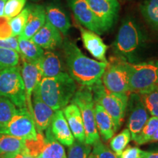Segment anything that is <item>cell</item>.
Wrapping results in <instances>:
<instances>
[{
  "label": "cell",
  "instance_id": "obj_1",
  "mask_svg": "<svg viewBox=\"0 0 158 158\" xmlns=\"http://www.w3.org/2000/svg\"><path fill=\"white\" fill-rule=\"evenodd\" d=\"M69 75L81 86H92L101 81L108 62L89 58L72 41L65 40L62 43Z\"/></svg>",
  "mask_w": 158,
  "mask_h": 158
},
{
  "label": "cell",
  "instance_id": "obj_2",
  "mask_svg": "<svg viewBox=\"0 0 158 158\" xmlns=\"http://www.w3.org/2000/svg\"><path fill=\"white\" fill-rule=\"evenodd\" d=\"M40 98L53 110H62L71 101L77 90L75 81L62 72L58 76L43 78L38 84Z\"/></svg>",
  "mask_w": 158,
  "mask_h": 158
},
{
  "label": "cell",
  "instance_id": "obj_3",
  "mask_svg": "<svg viewBox=\"0 0 158 158\" xmlns=\"http://www.w3.org/2000/svg\"><path fill=\"white\" fill-rule=\"evenodd\" d=\"M143 35L135 21L127 19L122 22L113 44L116 56L130 63L135 61L136 54L142 45Z\"/></svg>",
  "mask_w": 158,
  "mask_h": 158
},
{
  "label": "cell",
  "instance_id": "obj_4",
  "mask_svg": "<svg viewBox=\"0 0 158 158\" xmlns=\"http://www.w3.org/2000/svg\"><path fill=\"white\" fill-rule=\"evenodd\" d=\"M91 87L94 102L100 105L109 114L114 120L116 132L118 131L123 124L130 94H118L110 92L104 87L102 81Z\"/></svg>",
  "mask_w": 158,
  "mask_h": 158
},
{
  "label": "cell",
  "instance_id": "obj_5",
  "mask_svg": "<svg viewBox=\"0 0 158 158\" xmlns=\"http://www.w3.org/2000/svg\"><path fill=\"white\" fill-rule=\"evenodd\" d=\"M71 103L78 106L80 110L85 130V143L93 145L100 140V135L97 129L94 114V102L93 93L91 86H81L77 89L71 100Z\"/></svg>",
  "mask_w": 158,
  "mask_h": 158
},
{
  "label": "cell",
  "instance_id": "obj_6",
  "mask_svg": "<svg viewBox=\"0 0 158 158\" xmlns=\"http://www.w3.org/2000/svg\"><path fill=\"white\" fill-rule=\"evenodd\" d=\"M130 62L119 57H110L102 76V84L110 92L130 94Z\"/></svg>",
  "mask_w": 158,
  "mask_h": 158
},
{
  "label": "cell",
  "instance_id": "obj_7",
  "mask_svg": "<svg viewBox=\"0 0 158 158\" xmlns=\"http://www.w3.org/2000/svg\"><path fill=\"white\" fill-rule=\"evenodd\" d=\"M0 97L8 99L18 108H27L24 84L19 67L0 71Z\"/></svg>",
  "mask_w": 158,
  "mask_h": 158
},
{
  "label": "cell",
  "instance_id": "obj_8",
  "mask_svg": "<svg viewBox=\"0 0 158 158\" xmlns=\"http://www.w3.org/2000/svg\"><path fill=\"white\" fill-rule=\"evenodd\" d=\"M158 84V60L130 63V93L139 94Z\"/></svg>",
  "mask_w": 158,
  "mask_h": 158
},
{
  "label": "cell",
  "instance_id": "obj_9",
  "mask_svg": "<svg viewBox=\"0 0 158 158\" xmlns=\"http://www.w3.org/2000/svg\"><path fill=\"white\" fill-rule=\"evenodd\" d=\"M0 133L14 136L22 140H35L37 132L34 118L27 108H19V110L7 123L0 125Z\"/></svg>",
  "mask_w": 158,
  "mask_h": 158
},
{
  "label": "cell",
  "instance_id": "obj_10",
  "mask_svg": "<svg viewBox=\"0 0 158 158\" xmlns=\"http://www.w3.org/2000/svg\"><path fill=\"white\" fill-rule=\"evenodd\" d=\"M103 33L115 23L119 10L118 0H86Z\"/></svg>",
  "mask_w": 158,
  "mask_h": 158
},
{
  "label": "cell",
  "instance_id": "obj_11",
  "mask_svg": "<svg viewBox=\"0 0 158 158\" xmlns=\"http://www.w3.org/2000/svg\"><path fill=\"white\" fill-rule=\"evenodd\" d=\"M127 108L129 116L127 126L133 140L147 123L149 115L141 101L139 94L130 93Z\"/></svg>",
  "mask_w": 158,
  "mask_h": 158
},
{
  "label": "cell",
  "instance_id": "obj_12",
  "mask_svg": "<svg viewBox=\"0 0 158 158\" xmlns=\"http://www.w3.org/2000/svg\"><path fill=\"white\" fill-rule=\"evenodd\" d=\"M21 73L24 84L27 108L30 115L33 117L32 102H31L32 94L35 89L39 84L43 78L36 63L34 64V63L29 62L23 59H22V68L21 69Z\"/></svg>",
  "mask_w": 158,
  "mask_h": 158
},
{
  "label": "cell",
  "instance_id": "obj_13",
  "mask_svg": "<svg viewBox=\"0 0 158 158\" xmlns=\"http://www.w3.org/2000/svg\"><path fill=\"white\" fill-rule=\"evenodd\" d=\"M33 109V118L37 133H43L50 126L54 115L55 110L45 104L39 93L38 85L35 89L31 98Z\"/></svg>",
  "mask_w": 158,
  "mask_h": 158
},
{
  "label": "cell",
  "instance_id": "obj_14",
  "mask_svg": "<svg viewBox=\"0 0 158 158\" xmlns=\"http://www.w3.org/2000/svg\"><path fill=\"white\" fill-rule=\"evenodd\" d=\"M75 18L81 24L98 35L102 34L86 0H68Z\"/></svg>",
  "mask_w": 158,
  "mask_h": 158
},
{
  "label": "cell",
  "instance_id": "obj_15",
  "mask_svg": "<svg viewBox=\"0 0 158 158\" xmlns=\"http://www.w3.org/2000/svg\"><path fill=\"white\" fill-rule=\"evenodd\" d=\"M31 40L43 49L48 51L54 50L63 43L60 31L47 21Z\"/></svg>",
  "mask_w": 158,
  "mask_h": 158
},
{
  "label": "cell",
  "instance_id": "obj_16",
  "mask_svg": "<svg viewBox=\"0 0 158 158\" xmlns=\"http://www.w3.org/2000/svg\"><path fill=\"white\" fill-rule=\"evenodd\" d=\"M49 129L55 139L62 145L69 147L75 142V138L64 117L62 110L55 111Z\"/></svg>",
  "mask_w": 158,
  "mask_h": 158
},
{
  "label": "cell",
  "instance_id": "obj_17",
  "mask_svg": "<svg viewBox=\"0 0 158 158\" xmlns=\"http://www.w3.org/2000/svg\"><path fill=\"white\" fill-rule=\"evenodd\" d=\"M84 47L94 58L100 62H108L106 54L107 51V45L105 44L101 37L95 32L79 27Z\"/></svg>",
  "mask_w": 158,
  "mask_h": 158
},
{
  "label": "cell",
  "instance_id": "obj_18",
  "mask_svg": "<svg viewBox=\"0 0 158 158\" xmlns=\"http://www.w3.org/2000/svg\"><path fill=\"white\" fill-rule=\"evenodd\" d=\"M29 8V15L27 24L20 37L26 39H31L46 21L45 10L40 5H31L27 6Z\"/></svg>",
  "mask_w": 158,
  "mask_h": 158
},
{
  "label": "cell",
  "instance_id": "obj_19",
  "mask_svg": "<svg viewBox=\"0 0 158 158\" xmlns=\"http://www.w3.org/2000/svg\"><path fill=\"white\" fill-rule=\"evenodd\" d=\"M62 111L75 139L80 143H85L84 122L78 106L70 103L63 108Z\"/></svg>",
  "mask_w": 158,
  "mask_h": 158
},
{
  "label": "cell",
  "instance_id": "obj_20",
  "mask_svg": "<svg viewBox=\"0 0 158 158\" xmlns=\"http://www.w3.org/2000/svg\"><path fill=\"white\" fill-rule=\"evenodd\" d=\"M94 114L99 135H101L105 141H109L116 133L114 120L109 114L98 103L94 105Z\"/></svg>",
  "mask_w": 158,
  "mask_h": 158
},
{
  "label": "cell",
  "instance_id": "obj_21",
  "mask_svg": "<svg viewBox=\"0 0 158 158\" xmlns=\"http://www.w3.org/2000/svg\"><path fill=\"white\" fill-rule=\"evenodd\" d=\"M36 64L42 78L55 77L62 72L60 59L55 53L51 51H44L42 57Z\"/></svg>",
  "mask_w": 158,
  "mask_h": 158
},
{
  "label": "cell",
  "instance_id": "obj_22",
  "mask_svg": "<svg viewBox=\"0 0 158 158\" xmlns=\"http://www.w3.org/2000/svg\"><path fill=\"white\" fill-rule=\"evenodd\" d=\"M46 21L54 26L62 34L66 35L70 30L71 24L68 15L59 6L48 5L45 8Z\"/></svg>",
  "mask_w": 158,
  "mask_h": 158
},
{
  "label": "cell",
  "instance_id": "obj_23",
  "mask_svg": "<svg viewBox=\"0 0 158 158\" xmlns=\"http://www.w3.org/2000/svg\"><path fill=\"white\" fill-rule=\"evenodd\" d=\"M19 47V55L27 62L37 63L43 56L44 50L35 43L31 39H26L22 37H18Z\"/></svg>",
  "mask_w": 158,
  "mask_h": 158
},
{
  "label": "cell",
  "instance_id": "obj_24",
  "mask_svg": "<svg viewBox=\"0 0 158 158\" xmlns=\"http://www.w3.org/2000/svg\"><path fill=\"white\" fill-rule=\"evenodd\" d=\"M45 144L40 155L41 158H67L64 147L54 138L49 127L45 130Z\"/></svg>",
  "mask_w": 158,
  "mask_h": 158
},
{
  "label": "cell",
  "instance_id": "obj_25",
  "mask_svg": "<svg viewBox=\"0 0 158 158\" xmlns=\"http://www.w3.org/2000/svg\"><path fill=\"white\" fill-rule=\"evenodd\" d=\"M140 8L145 21L158 33V0H146Z\"/></svg>",
  "mask_w": 158,
  "mask_h": 158
},
{
  "label": "cell",
  "instance_id": "obj_26",
  "mask_svg": "<svg viewBox=\"0 0 158 158\" xmlns=\"http://www.w3.org/2000/svg\"><path fill=\"white\" fill-rule=\"evenodd\" d=\"M25 149V140L0 133V155L19 152Z\"/></svg>",
  "mask_w": 158,
  "mask_h": 158
},
{
  "label": "cell",
  "instance_id": "obj_27",
  "mask_svg": "<svg viewBox=\"0 0 158 158\" xmlns=\"http://www.w3.org/2000/svg\"><path fill=\"white\" fill-rule=\"evenodd\" d=\"M139 95L148 112L152 116L158 117V84L141 92Z\"/></svg>",
  "mask_w": 158,
  "mask_h": 158
},
{
  "label": "cell",
  "instance_id": "obj_28",
  "mask_svg": "<svg viewBox=\"0 0 158 158\" xmlns=\"http://www.w3.org/2000/svg\"><path fill=\"white\" fill-rule=\"evenodd\" d=\"M158 129V117L152 116L149 118L142 128L139 133L133 138V141L138 146L143 145L149 143L151 138L152 137L156 130Z\"/></svg>",
  "mask_w": 158,
  "mask_h": 158
},
{
  "label": "cell",
  "instance_id": "obj_29",
  "mask_svg": "<svg viewBox=\"0 0 158 158\" xmlns=\"http://www.w3.org/2000/svg\"><path fill=\"white\" fill-rule=\"evenodd\" d=\"M131 140V134H130L129 130L124 129L117 135L113 136L110 138V149L116 155L119 156L123 152V150L127 147L128 143Z\"/></svg>",
  "mask_w": 158,
  "mask_h": 158
},
{
  "label": "cell",
  "instance_id": "obj_30",
  "mask_svg": "<svg viewBox=\"0 0 158 158\" xmlns=\"http://www.w3.org/2000/svg\"><path fill=\"white\" fill-rule=\"evenodd\" d=\"M19 59L20 55L15 51L0 47V71L18 66Z\"/></svg>",
  "mask_w": 158,
  "mask_h": 158
},
{
  "label": "cell",
  "instance_id": "obj_31",
  "mask_svg": "<svg viewBox=\"0 0 158 158\" xmlns=\"http://www.w3.org/2000/svg\"><path fill=\"white\" fill-rule=\"evenodd\" d=\"M29 15V8L26 7L19 15L10 19V25L13 37H19L22 34L27 24Z\"/></svg>",
  "mask_w": 158,
  "mask_h": 158
},
{
  "label": "cell",
  "instance_id": "obj_32",
  "mask_svg": "<svg viewBox=\"0 0 158 158\" xmlns=\"http://www.w3.org/2000/svg\"><path fill=\"white\" fill-rule=\"evenodd\" d=\"M18 110L19 108L10 100L0 97V125L10 121Z\"/></svg>",
  "mask_w": 158,
  "mask_h": 158
},
{
  "label": "cell",
  "instance_id": "obj_33",
  "mask_svg": "<svg viewBox=\"0 0 158 158\" xmlns=\"http://www.w3.org/2000/svg\"><path fill=\"white\" fill-rule=\"evenodd\" d=\"M91 150L92 147L90 145L76 141L69 147L67 158H88Z\"/></svg>",
  "mask_w": 158,
  "mask_h": 158
},
{
  "label": "cell",
  "instance_id": "obj_34",
  "mask_svg": "<svg viewBox=\"0 0 158 158\" xmlns=\"http://www.w3.org/2000/svg\"><path fill=\"white\" fill-rule=\"evenodd\" d=\"M27 0H7L5 4L4 16L12 19L24 9Z\"/></svg>",
  "mask_w": 158,
  "mask_h": 158
},
{
  "label": "cell",
  "instance_id": "obj_35",
  "mask_svg": "<svg viewBox=\"0 0 158 158\" xmlns=\"http://www.w3.org/2000/svg\"><path fill=\"white\" fill-rule=\"evenodd\" d=\"M92 153L96 158H118V156L100 140L93 144Z\"/></svg>",
  "mask_w": 158,
  "mask_h": 158
},
{
  "label": "cell",
  "instance_id": "obj_36",
  "mask_svg": "<svg viewBox=\"0 0 158 158\" xmlns=\"http://www.w3.org/2000/svg\"><path fill=\"white\" fill-rule=\"evenodd\" d=\"M145 152V151L137 147L127 146L118 156V158H143Z\"/></svg>",
  "mask_w": 158,
  "mask_h": 158
},
{
  "label": "cell",
  "instance_id": "obj_37",
  "mask_svg": "<svg viewBox=\"0 0 158 158\" xmlns=\"http://www.w3.org/2000/svg\"><path fill=\"white\" fill-rule=\"evenodd\" d=\"M9 18L0 17V39H7L13 37L10 25Z\"/></svg>",
  "mask_w": 158,
  "mask_h": 158
},
{
  "label": "cell",
  "instance_id": "obj_38",
  "mask_svg": "<svg viewBox=\"0 0 158 158\" xmlns=\"http://www.w3.org/2000/svg\"><path fill=\"white\" fill-rule=\"evenodd\" d=\"M0 47L12 49L19 54V41L17 37H11L7 39H0Z\"/></svg>",
  "mask_w": 158,
  "mask_h": 158
},
{
  "label": "cell",
  "instance_id": "obj_39",
  "mask_svg": "<svg viewBox=\"0 0 158 158\" xmlns=\"http://www.w3.org/2000/svg\"><path fill=\"white\" fill-rule=\"evenodd\" d=\"M2 156L5 158H37L31 156L27 152V149L19 152H15L5 154V155H2Z\"/></svg>",
  "mask_w": 158,
  "mask_h": 158
},
{
  "label": "cell",
  "instance_id": "obj_40",
  "mask_svg": "<svg viewBox=\"0 0 158 158\" xmlns=\"http://www.w3.org/2000/svg\"><path fill=\"white\" fill-rule=\"evenodd\" d=\"M143 158H158V151L146 152Z\"/></svg>",
  "mask_w": 158,
  "mask_h": 158
},
{
  "label": "cell",
  "instance_id": "obj_41",
  "mask_svg": "<svg viewBox=\"0 0 158 158\" xmlns=\"http://www.w3.org/2000/svg\"><path fill=\"white\" fill-rule=\"evenodd\" d=\"M7 1V0H0V17L4 16V11Z\"/></svg>",
  "mask_w": 158,
  "mask_h": 158
},
{
  "label": "cell",
  "instance_id": "obj_42",
  "mask_svg": "<svg viewBox=\"0 0 158 158\" xmlns=\"http://www.w3.org/2000/svg\"><path fill=\"white\" fill-rule=\"evenodd\" d=\"M155 142H158V129L156 130V132L152 137L151 138L149 143H155Z\"/></svg>",
  "mask_w": 158,
  "mask_h": 158
},
{
  "label": "cell",
  "instance_id": "obj_43",
  "mask_svg": "<svg viewBox=\"0 0 158 158\" xmlns=\"http://www.w3.org/2000/svg\"><path fill=\"white\" fill-rule=\"evenodd\" d=\"M88 158H96V157H94L93 154H92V153H91L90 155H89V157H88Z\"/></svg>",
  "mask_w": 158,
  "mask_h": 158
},
{
  "label": "cell",
  "instance_id": "obj_44",
  "mask_svg": "<svg viewBox=\"0 0 158 158\" xmlns=\"http://www.w3.org/2000/svg\"><path fill=\"white\" fill-rule=\"evenodd\" d=\"M0 158H5L2 155H0Z\"/></svg>",
  "mask_w": 158,
  "mask_h": 158
},
{
  "label": "cell",
  "instance_id": "obj_45",
  "mask_svg": "<svg viewBox=\"0 0 158 158\" xmlns=\"http://www.w3.org/2000/svg\"><path fill=\"white\" fill-rule=\"evenodd\" d=\"M37 158H41V157H40V155H39V156H38V157H37Z\"/></svg>",
  "mask_w": 158,
  "mask_h": 158
},
{
  "label": "cell",
  "instance_id": "obj_46",
  "mask_svg": "<svg viewBox=\"0 0 158 158\" xmlns=\"http://www.w3.org/2000/svg\"><path fill=\"white\" fill-rule=\"evenodd\" d=\"M122 1H124V0H122Z\"/></svg>",
  "mask_w": 158,
  "mask_h": 158
}]
</instances>
